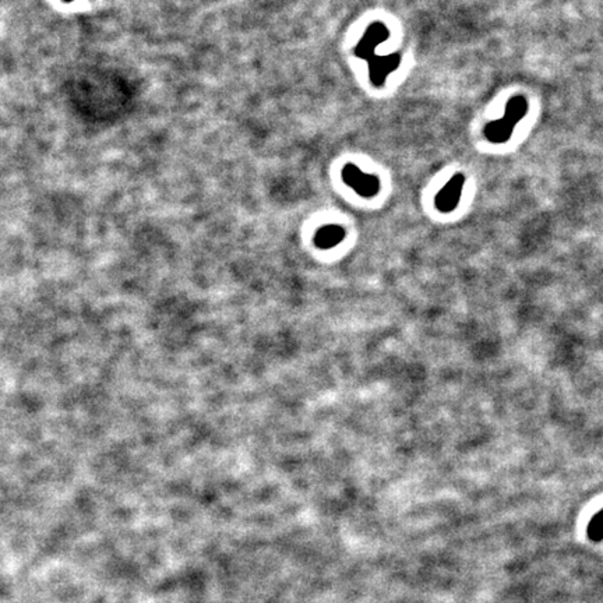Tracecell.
<instances>
[{"mask_svg": "<svg viewBox=\"0 0 603 603\" xmlns=\"http://www.w3.org/2000/svg\"><path fill=\"white\" fill-rule=\"evenodd\" d=\"M528 101L522 95L513 97L506 105V113L497 120H492L486 124L483 133L490 143L503 144L510 140L517 123L526 116Z\"/></svg>", "mask_w": 603, "mask_h": 603, "instance_id": "obj_1", "label": "cell"}, {"mask_svg": "<svg viewBox=\"0 0 603 603\" xmlns=\"http://www.w3.org/2000/svg\"><path fill=\"white\" fill-rule=\"evenodd\" d=\"M342 180L359 195L370 198L380 191V180L374 175L363 173L355 163H346L341 170Z\"/></svg>", "mask_w": 603, "mask_h": 603, "instance_id": "obj_2", "label": "cell"}, {"mask_svg": "<svg viewBox=\"0 0 603 603\" xmlns=\"http://www.w3.org/2000/svg\"><path fill=\"white\" fill-rule=\"evenodd\" d=\"M388 37V29L381 22H374L366 29L364 35L355 47V55L367 62L373 55H376V48L384 41H387Z\"/></svg>", "mask_w": 603, "mask_h": 603, "instance_id": "obj_3", "label": "cell"}, {"mask_svg": "<svg viewBox=\"0 0 603 603\" xmlns=\"http://www.w3.org/2000/svg\"><path fill=\"white\" fill-rule=\"evenodd\" d=\"M465 183V176L463 173H456L437 193L435 198L436 209L442 213H451L458 204L463 194V187Z\"/></svg>", "mask_w": 603, "mask_h": 603, "instance_id": "obj_4", "label": "cell"}, {"mask_svg": "<svg viewBox=\"0 0 603 603\" xmlns=\"http://www.w3.org/2000/svg\"><path fill=\"white\" fill-rule=\"evenodd\" d=\"M401 63L399 54H391V55H373L367 61L369 66V77L374 87H383L385 83V79L388 74L395 72Z\"/></svg>", "mask_w": 603, "mask_h": 603, "instance_id": "obj_5", "label": "cell"}, {"mask_svg": "<svg viewBox=\"0 0 603 603\" xmlns=\"http://www.w3.org/2000/svg\"><path fill=\"white\" fill-rule=\"evenodd\" d=\"M344 239H345V231H344V228L339 227V225L330 224V225L321 227L316 232V235H314V245L319 249L328 250V249H332V248L338 246Z\"/></svg>", "mask_w": 603, "mask_h": 603, "instance_id": "obj_6", "label": "cell"}, {"mask_svg": "<svg viewBox=\"0 0 603 603\" xmlns=\"http://www.w3.org/2000/svg\"><path fill=\"white\" fill-rule=\"evenodd\" d=\"M588 536L593 542L603 539V510H600L588 525Z\"/></svg>", "mask_w": 603, "mask_h": 603, "instance_id": "obj_7", "label": "cell"}, {"mask_svg": "<svg viewBox=\"0 0 603 603\" xmlns=\"http://www.w3.org/2000/svg\"><path fill=\"white\" fill-rule=\"evenodd\" d=\"M66 2H72V0H66Z\"/></svg>", "mask_w": 603, "mask_h": 603, "instance_id": "obj_8", "label": "cell"}]
</instances>
